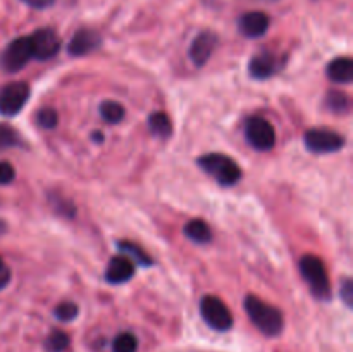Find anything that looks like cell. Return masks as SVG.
<instances>
[{
  "label": "cell",
  "mask_w": 353,
  "mask_h": 352,
  "mask_svg": "<svg viewBox=\"0 0 353 352\" xmlns=\"http://www.w3.org/2000/svg\"><path fill=\"white\" fill-rule=\"evenodd\" d=\"M92 138H93V140H95V141H103V137H102V133H100V131H97V133H93Z\"/></svg>",
  "instance_id": "f546056e"
},
{
  "label": "cell",
  "mask_w": 353,
  "mask_h": 352,
  "mask_svg": "<svg viewBox=\"0 0 353 352\" xmlns=\"http://www.w3.org/2000/svg\"><path fill=\"white\" fill-rule=\"evenodd\" d=\"M23 3H26L28 7H31V9H47V7L54 6L55 0H21Z\"/></svg>",
  "instance_id": "83f0119b"
},
{
  "label": "cell",
  "mask_w": 353,
  "mask_h": 352,
  "mask_svg": "<svg viewBox=\"0 0 353 352\" xmlns=\"http://www.w3.org/2000/svg\"><path fill=\"white\" fill-rule=\"evenodd\" d=\"M138 340L130 331H123L112 342V352H137Z\"/></svg>",
  "instance_id": "44dd1931"
},
{
  "label": "cell",
  "mask_w": 353,
  "mask_h": 352,
  "mask_svg": "<svg viewBox=\"0 0 353 352\" xmlns=\"http://www.w3.org/2000/svg\"><path fill=\"white\" fill-rule=\"evenodd\" d=\"M276 71V61L272 57L271 52H261V54L254 55L248 64V72L252 78L255 79H265Z\"/></svg>",
  "instance_id": "5bb4252c"
},
{
  "label": "cell",
  "mask_w": 353,
  "mask_h": 352,
  "mask_svg": "<svg viewBox=\"0 0 353 352\" xmlns=\"http://www.w3.org/2000/svg\"><path fill=\"white\" fill-rule=\"evenodd\" d=\"M148 128H150L152 133L162 138L171 137L172 133L171 119H169L168 114L161 113V110H159V113L150 114V117H148Z\"/></svg>",
  "instance_id": "e0dca14e"
},
{
  "label": "cell",
  "mask_w": 353,
  "mask_h": 352,
  "mask_svg": "<svg viewBox=\"0 0 353 352\" xmlns=\"http://www.w3.org/2000/svg\"><path fill=\"white\" fill-rule=\"evenodd\" d=\"M21 145V138L17 131L9 124H0V150L12 148Z\"/></svg>",
  "instance_id": "7402d4cb"
},
{
  "label": "cell",
  "mask_w": 353,
  "mask_h": 352,
  "mask_svg": "<svg viewBox=\"0 0 353 352\" xmlns=\"http://www.w3.org/2000/svg\"><path fill=\"white\" fill-rule=\"evenodd\" d=\"M271 19L265 12L261 10H252V12H245L238 19V30L243 37L247 38H261L268 33Z\"/></svg>",
  "instance_id": "7c38bea8"
},
{
  "label": "cell",
  "mask_w": 353,
  "mask_h": 352,
  "mask_svg": "<svg viewBox=\"0 0 353 352\" xmlns=\"http://www.w3.org/2000/svg\"><path fill=\"white\" fill-rule=\"evenodd\" d=\"M57 110L52 109V107H41L37 113V123L40 124L41 128H45V130H50V128L57 126Z\"/></svg>",
  "instance_id": "d4e9b609"
},
{
  "label": "cell",
  "mask_w": 353,
  "mask_h": 352,
  "mask_svg": "<svg viewBox=\"0 0 353 352\" xmlns=\"http://www.w3.org/2000/svg\"><path fill=\"white\" fill-rule=\"evenodd\" d=\"M3 264V261H2V257H0V266H2Z\"/></svg>",
  "instance_id": "4dcf8cb0"
},
{
  "label": "cell",
  "mask_w": 353,
  "mask_h": 352,
  "mask_svg": "<svg viewBox=\"0 0 353 352\" xmlns=\"http://www.w3.org/2000/svg\"><path fill=\"white\" fill-rule=\"evenodd\" d=\"M305 147L314 154H331L343 148L345 138L343 135L336 133L326 128H314L305 133Z\"/></svg>",
  "instance_id": "52a82bcc"
},
{
  "label": "cell",
  "mask_w": 353,
  "mask_h": 352,
  "mask_svg": "<svg viewBox=\"0 0 353 352\" xmlns=\"http://www.w3.org/2000/svg\"><path fill=\"white\" fill-rule=\"evenodd\" d=\"M117 247H119L121 251L126 252V254H130V259L137 261L138 264H141V266H150L152 264V261H150V257L147 255V252L141 251L138 245L130 244V242H119V244H117Z\"/></svg>",
  "instance_id": "603a6c76"
},
{
  "label": "cell",
  "mask_w": 353,
  "mask_h": 352,
  "mask_svg": "<svg viewBox=\"0 0 353 352\" xmlns=\"http://www.w3.org/2000/svg\"><path fill=\"white\" fill-rule=\"evenodd\" d=\"M199 166L200 169L207 173L209 176H212L219 185L223 186H233L236 185L241 179V169L236 164V161L224 154H205L202 157H199Z\"/></svg>",
  "instance_id": "7a4b0ae2"
},
{
  "label": "cell",
  "mask_w": 353,
  "mask_h": 352,
  "mask_svg": "<svg viewBox=\"0 0 353 352\" xmlns=\"http://www.w3.org/2000/svg\"><path fill=\"white\" fill-rule=\"evenodd\" d=\"M327 109L336 114H345L350 109V100L343 92H330L326 97Z\"/></svg>",
  "instance_id": "ffe728a7"
},
{
  "label": "cell",
  "mask_w": 353,
  "mask_h": 352,
  "mask_svg": "<svg viewBox=\"0 0 353 352\" xmlns=\"http://www.w3.org/2000/svg\"><path fill=\"white\" fill-rule=\"evenodd\" d=\"M30 85L24 81H14L0 90V114L2 116H16L26 106L30 99Z\"/></svg>",
  "instance_id": "ba28073f"
},
{
  "label": "cell",
  "mask_w": 353,
  "mask_h": 352,
  "mask_svg": "<svg viewBox=\"0 0 353 352\" xmlns=\"http://www.w3.org/2000/svg\"><path fill=\"white\" fill-rule=\"evenodd\" d=\"M31 52L38 61H47L55 57L61 50V38L52 28H40L30 37Z\"/></svg>",
  "instance_id": "9c48e42d"
},
{
  "label": "cell",
  "mask_w": 353,
  "mask_h": 352,
  "mask_svg": "<svg viewBox=\"0 0 353 352\" xmlns=\"http://www.w3.org/2000/svg\"><path fill=\"white\" fill-rule=\"evenodd\" d=\"M78 306H76L74 302H69V300H64V302L59 304L54 311L55 317H57L59 321H64V323H69V321L74 320V317L78 316Z\"/></svg>",
  "instance_id": "cb8c5ba5"
},
{
  "label": "cell",
  "mask_w": 353,
  "mask_h": 352,
  "mask_svg": "<svg viewBox=\"0 0 353 352\" xmlns=\"http://www.w3.org/2000/svg\"><path fill=\"white\" fill-rule=\"evenodd\" d=\"M340 293L341 297H343V300L347 302V306L352 307V300H353V283L352 280H345L343 282V286L340 289Z\"/></svg>",
  "instance_id": "4316f807"
},
{
  "label": "cell",
  "mask_w": 353,
  "mask_h": 352,
  "mask_svg": "<svg viewBox=\"0 0 353 352\" xmlns=\"http://www.w3.org/2000/svg\"><path fill=\"white\" fill-rule=\"evenodd\" d=\"M10 282V269L6 264L0 266V290L6 289Z\"/></svg>",
  "instance_id": "f1b7e54d"
},
{
  "label": "cell",
  "mask_w": 353,
  "mask_h": 352,
  "mask_svg": "<svg viewBox=\"0 0 353 352\" xmlns=\"http://www.w3.org/2000/svg\"><path fill=\"white\" fill-rule=\"evenodd\" d=\"M33 59L30 37H17L3 48L0 55V66L6 72H17Z\"/></svg>",
  "instance_id": "5b68a950"
},
{
  "label": "cell",
  "mask_w": 353,
  "mask_h": 352,
  "mask_svg": "<svg viewBox=\"0 0 353 352\" xmlns=\"http://www.w3.org/2000/svg\"><path fill=\"white\" fill-rule=\"evenodd\" d=\"M300 273H302L303 280L307 282L310 292H312V295L316 299L330 300V276H327L326 266H324V262L317 255H305L300 261Z\"/></svg>",
  "instance_id": "3957f363"
},
{
  "label": "cell",
  "mask_w": 353,
  "mask_h": 352,
  "mask_svg": "<svg viewBox=\"0 0 353 352\" xmlns=\"http://www.w3.org/2000/svg\"><path fill=\"white\" fill-rule=\"evenodd\" d=\"M71 344V338L65 331L54 330L47 338H45V351L47 352H64Z\"/></svg>",
  "instance_id": "d6986e66"
},
{
  "label": "cell",
  "mask_w": 353,
  "mask_h": 352,
  "mask_svg": "<svg viewBox=\"0 0 353 352\" xmlns=\"http://www.w3.org/2000/svg\"><path fill=\"white\" fill-rule=\"evenodd\" d=\"M185 235L195 244H209L212 240V231H210L209 224L202 219H192L186 223L185 226Z\"/></svg>",
  "instance_id": "2e32d148"
},
{
  "label": "cell",
  "mask_w": 353,
  "mask_h": 352,
  "mask_svg": "<svg viewBox=\"0 0 353 352\" xmlns=\"http://www.w3.org/2000/svg\"><path fill=\"white\" fill-rule=\"evenodd\" d=\"M134 264L126 255H116L109 261L105 269V280L110 285H121L133 278Z\"/></svg>",
  "instance_id": "4fadbf2b"
},
{
  "label": "cell",
  "mask_w": 353,
  "mask_h": 352,
  "mask_svg": "<svg viewBox=\"0 0 353 352\" xmlns=\"http://www.w3.org/2000/svg\"><path fill=\"white\" fill-rule=\"evenodd\" d=\"M124 107L121 106L116 100H105V102L100 104V116L103 117V121L110 124H117L124 119Z\"/></svg>",
  "instance_id": "ac0fdd59"
},
{
  "label": "cell",
  "mask_w": 353,
  "mask_h": 352,
  "mask_svg": "<svg viewBox=\"0 0 353 352\" xmlns=\"http://www.w3.org/2000/svg\"><path fill=\"white\" fill-rule=\"evenodd\" d=\"M100 45H102V37L99 31L92 30V28H81L72 35L68 45V52L72 57H83V55L95 52Z\"/></svg>",
  "instance_id": "30bf717a"
},
{
  "label": "cell",
  "mask_w": 353,
  "mask_h": 352,
  "mask_svg": "<svg viewBox=\"0 0 353 352\" xmlns=\"http://www.w3.org/2000/svg\"><path fill=\"white\" fill-rule=\"evenodd\" d=\"M245 311L252 323L257 326L259 331H262L268 337H278L285 328V317L278 307L264 302L262 299L255 295H248L245 299Z\"/></svg>",
  "instance_id": "6da1fadb"
},
{
  "label": "cell",
  "mask_w": 353,
  "mask_h": 352,
  "mask_svg": "<svg viewBox=\"0 0 353 352\" xmlns=\"http://www.w3.org/2000/svg\"><path fill=\"white\" fill-rule=\"evenodd\" d=\"M245 137L255 150L268 152L276 145L274 128L264 117H250L245 124Z\"/></svg>",
  "instance_id": "8992f818"
},
{
  "label": "cell",
  "mask_w": 353,
  "mask_h": 352,
  "mask_svg": "<svg viewBox=\"0 0 353 352\" xmlns=\"http://www.w3.org/2000/svg\"><path fill=\"white\" fill-rule=\"evenodd\" d=\"M200 314L203 321L216 331H228L233 328V314L226 304L216 295H205L200 300Z\"/></svg>",
  "instance_id": "277c9868"
},
{
  "label": "cell",
  "mask_w": 353,
  "mask_h": 352,
  "mask_svg": "<svg viewBox=\"0 0 353 352\" xmlns=\"http://www.w3.org/2000/svg\"><path fill=\"white\" fill-rule=\"evenodd\" d=\"M327 76L334 83H352L353 79V62L350 57H338L327 66Z\"/></svg>",
  "instance_id": "9a60e30c"
},
{
  "label": "cell",
  "mask_w": 353,
  "mask_h": 352,
  "mask_svg": "<svg viewBox=\"0 0 353 352\" xmlns=\"http://www.w3.org/2000/svg\"><path fill=\"white\" fill-rule=\"evenodd\" d=\"M216 47L217 35L212 33V31H202V33L196 35V38L190 45L188 55L196 68H202V66L207 64V61L210 59L212 52L216 50Z\"/></svg>",
  "instance_id": "8fae6325"
},
{
  "label": "cell",
  "mask_w": 353,
  "mask_h": 352,
  "mask_svg": "<svg viewBox=\"0 0 353 352\" xmlns=\"http://www.w3.org/2000/svg\"><path fill=\"white\" fill-rule=\"evenodd\" d=\"M16 178V169L7 161H0V185H9Z\"/></svg>",
  "instance_id": "484cf974"
}]
</instances>
